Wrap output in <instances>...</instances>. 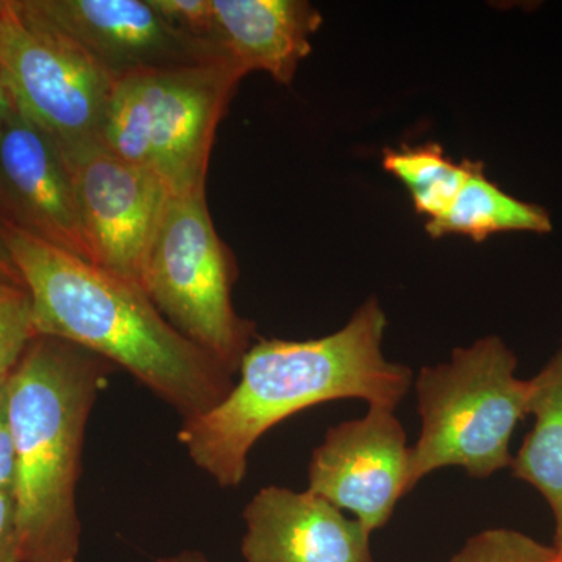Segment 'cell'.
<instances>
[{"label":"cell","mask_w":562,"mask_h":562,"mask_svg":"<svg viewBox=\"0 0 562 562\" xmlns=\"http://www.w3.org/2000/svg\"><path fill=\"white\" fill-rule=\"evenodd\" d=\"M0 239L31 292L36 335L121 366L184 420L227 397L232 373L181 335L139 284L2 222Z\"/></svg>","instance_id":"obj_1"},{"label":"cell","mask_w":562,"mask_h":562,"mask_svg":"<svg viewBox=\"0 0 562 562\" xmlns=\"http://www.w3.org/2000/svg\"><path fill=\"white\" fill-rule=\"evenodd\" d=\"M386 327V314L371 297L341 330L324 338L258 339L244 355L227 397L183 420L179 441L221 487H236L255 442L294 414L342 398L395 412L412 387L413 372L384 357Z\"/></svg>","instance_id":"obj_2"},{"label":"cell","mask_w":562,"mask_h":562,"mask_svg":"<svg viewBox=\"0 0 562 562\" xmlns=\"http://www.w3.org/2000/svg\"><path fill=\"white\" fill-rule=\"evenodd\" d=\"M113 364L63 339L35 336L7 380L16 449L21 562H76V490L88 417Z\"/></svg>","instance_id":"obj_3"},{"label":"cell","mask_w":562,"mask_h":562,"mask_svg":"<svg viewBox=\"0 0 562 562\" xmlns=\"http://www.w3.org/2000/svg\"><path fill=\"white\" fill-rule=\"evenodd\" d=\"M516 369V355L498 336L422 369L414 384L422 428L409 453L408 494L439 469L487 479L512 465L509 443L531 397V380L519 379Z\"/></svg>","instance_id":"obj_4"},{"label":"cell","mask_w":562,"mask_h":562,"mask_svg":"<svg viewBox=\"0 0 562 562\" xmlns=\"http://www.w3.org/2000/svg\"><path fill=\"white\" fill-rule=\"evenodd\" d=\"M246 72L231 58L140 70L114 85L102 144L169 194L205 191L217 125Z\"/></svg>","instance_id":"obj_5"},{"label":"cell","mask_w":562,"mask_h":562,"mask_svg":"<svg viewBox=\"0 0 562 562\" xmlns=\"http://www.w3.org/2000/svg\"><path fill=\"white\" fill-rule=\"evenodd\" d=\"M232 251L221 241L205 191L169 194L144 258L139 286L173 327L238 372L255 336L254 322L233 308Z\"/></svg>","instance_id":"obj_6"},{"label":"cell","mask_w":562,"mask_h":562,"mask_svg":"<svg viewBox=\"0 0 562 562\" xmlns=\"http://www.w3.org/2000/svg\"><path fill=\"white\" fill-rule=\"evenodd\" d=\"M0 79L14 110L63 154L102 143L117 79L32 0H5L0 11Z\"/></svg>","instance_id":"obj_7"},{"label":"cell","mask_w":562,"mask_h":562,"mask_svg":"<svg viewBox=\"0 0 562 562\" xmlns=\"http://www.w3.org/2000/svg\"><path fill=\"white\" fill-rule=\"evenodd\" d=\"M65 155L92 265L139 284L144 258L169 198L154 172L102 143Z\"/></svg>","instance_id":"obj_8"},{"label":"cell","mask_w":562,"mask_h":562,"mask_svg":"<svg viewBox=\"0 0 562 562\" xmlns=\"http://www.w3.org/2000/svg\"><path fill=\"white\" fill-rule=\"evenodd\" d=\"M409 453L394 412L369 406L361 419L330 428L314 449L306 491L350 512L369 532L376 531L408 495Z\"/></svg>","instance_id":"obj_9"},{"label":"cell","mask_w":562,"mask_h":562,"mask_svg":"<svg viewBox=\"0 0 562 562\" xmlns=\"http://www.w3.org/2000/svg\"><path fill=\"white\" fill-rule=\"evenodd\" d=\"M0 222L91 261L68 161L14 106L0 122Z\"/></svg>","instance_id":"obj_10"},{"label":"cell","mask_w":562,"mask_h":562,"mask_svg":"<svg viewBox=\"0 0 562 562\" xmlns=\"http://www.w3.org/2000/svg\"><path fill=\"white\" fill-rule=\"evenodd\" d=\"M116 79L140 70L228 58L173 27L150 0H32Z\"/></svg>","instance_id":"obj_11"},{"label":"cell","mask_w":562,"mask_h":562,"mask_svg":"<svg viewBox=\"0 0 562 562\" xmlns=\"http://www.w3.org/2000/svg\"><path fill=\"white\" fill-rule=\"evenodd\" d=\"M244 520L246 562H373L372 532L310 491L262 487Z\"/></svg>","instance_id":"obj_12"},{"label":"cell","mask_w":562,"mask_h":562,"mask_svg":"<svg viewBox=\"0 0 562 562\" xmlns=\"http://www.w3.org/2000/svg\"><path fill=\"white\" fill-rule=\"evenodd\" d=\"M217 44L247 74L290 85L312 54L322 14L305 0H213Z\"/></svg>","instance_id":"obj_13"},{"label":"cell","mask_w":562,"mask_h":562,"mask_svg":"<svg viewBox=\"0 0 562 562\" xmlns=\"http://www.w3.org/2000/svg\"><path fill=\"white\" fill-rule=\"evenodd\" d=\"M528 414L535 416V425L509 468L549 503L553 547L562 553V349L531 379Z\"/></svg>","instance_id":"obj_14"},{"label":"cell","mask_w":562,"mask_h":562,"mask_svg":"<svg viewBox=\"0 0 562 562\" xmlns=\"http://www.w3.org/2000/svg\"><path fill=\"white\" fill-rule=\"evenodd\" d=\"M425 231L431 238L461 235L483 243L498 233L547 235L553 231V224L549 211L513 198L487 179L482 161H473L452 206L438 220L427 221Z\"/></svg>","instance_id":"obj_15"},{"label":"cell","mask_w":562,"mask_h":562,"mask_svg":"<svg viewBox=\"0 0 562 562\" xmlns=\"http://www.w3.org/2000/svg\"><path fill=\"white\" fill-rule=\"evenodd\" d=\"M382 162L384 171L405 184L416 213L428 221L438 220L452 206L473 165L472 160H450L436 143L384 149Z\"/></svg>","instance_id":"obj_16"},{"label":"cell","mask_w":562,"mask_h":562,"mask_svg":"<svg viewBox=\"0 0 562 562\" xmlns=\"http://www.w3.org/2000/svg\"><path fill=\"white\" fill-rule=\"evenodd\" d=\"M35 336L31 292L21 277L0 271V375L13 371Z\"/></svg>","instance_id":"obj_17"},{"label":"cell","mask_w":562,"mask_h":562,"mask_svg":"<svg viewBox=\"0 0 562 562\" xmlns=\"http://www.w3.org/2000/svg\"><path fill=\"white\" fill-rule=\"evenodd\" d=\"M449 562H562V553L524 532L492 528L472 536Z\"/></svg>","instance_id":"obj_18"},{"label":"cell","mask_w":562,"mask_h":562,"mask_svg":"<svg viewBox=\"0 0 562 562\" xmlns=\"http://www.w3.org/2000/svg\"><path fill=\"white\" fill-rule=\"evenodd\" d=\"M173 27L217 47L216 18L213 0H150Z\"/></svg>","instance_id":"obj_19"},{"label":"cell","mask_w":562,"mask_h":562,"mask_svg":"<svg viewBox=\"0 0 562 562\" xmlns=\"http://www.w3.org/2000/svg\"><path fill=\"white\" fill-rule=\"evenodd\" d=\"M0 562H21L20 528L13 492H0Z\"/></svg>","instance_id":"obj_20"},{"label":"cell","mask_w":562,"mask_h":562,"mask_svg":"<svg viewBox=\"0 0 562 562\" xmlns=\"http://www.w3.org/2000/svg\"><path fill=\"white\" fill-rule=\"evenodd\" d=\"M0 392V492H13L16 483V449L7 409V392Z\"/></svg>","instance_id":"obj_21"},{"label":"cell","mask_w":562,"mask_h":562,"mask_svg":"<svg viewBox=\"0 0 562 562\" xmlns=\"http://www.w3.org/2000/svg\"><path fill=\"white\" fill-rule=\"evenodd\" d=\"M0 271L10 273V276L21 277V273L18 271L16 265H14L13 258H11L10 251L7 250L5 244H3L2 239H0Z\"/></svg>","instance_id":"obj_22"},{"label":"cell","mask_w":562,"mask_h":562,"mask_svg":"<svg viewBox=\"0 0 562 562\" xmlns=\"http://www.w3.org/2000/svg\"><path fill=\"white\" fill-rule=\"evenodd\" d=\"M158 562H209L202 553L199 552H183L177 554V557L162 558Z\"/></svg>","instance_id":"obj_23"},{"label":"cell","mask_w":562,"mask_h":562,"mask_svg":"<svg viewBox=\"0 0 562 562\" xmlns=\"http://www.w3.org/2000/svg\"><path fill=\"white\" fill-rule=\"evenodd\" d=\"M13 110V103H11V99L9 92H7L5 87H3V81L0 79V122L5 120L7 114Z\"/></svg>","instance_id":"obj_24"},{"label":"cell","mask_w":562,"mask_h":562,"mask_svg":"<svg viewBox=\"0 0 562 562\" xmlns=\"http://www.w3.org/2000/svg\"><path fill=\"white\" fill-rule=\"evenodd\" d=\"M9 375L10 373H2V375H0V392H2L3 386H5L7 380H9Z\"/></svg>","instance_id":"obj_25"},{"label":"cell","mask_w":562,"mask_h":562,"mask_svg":"<svg viewBox=\"0 0 562 562\" xmlns=\"http://www.w3.org/2000/svg\"><path fill=\"white\" fill-rule=\"evenodd\" d=\"M3 5H5V0H0V11H2Z\"/></svg>","instance_id":"obj_26"},{"label":"cell","mask_w":562,"mask_h":562,"mask_svg":"<svg viewBox=\"0 0 562 562\" xmlns=\"http://www.w3.org/2000/svg\"><path fill=\"white\" fill-rule=\"evenodd\" d=\"M561 349H562V347H561Z\"/></svg>","instance_id":"obj_27"}]
</instances>
